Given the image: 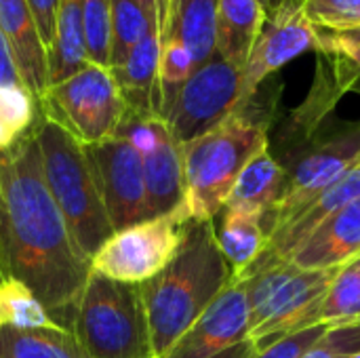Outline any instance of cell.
<instances>
[{
  "mask_svg": "<svg viewBox=\"0 0 360 358\" xmlns=\"http://www.w3.org/2000/svg\"><path fill=\"white\" fill-rule=\"evenodd\" d=\"M34 127L0 152V268L72 329L91 262L76 247L46 188Z\"/></svg>",
  "mask_w": 360,
  "mask_h": 358,
  "instance_id": "1",
  "label": "cell"
},
{
  "mask_svg": "<svg viewBox=\"0 0 360 358\" xmlns=\"http://www.w3.org/2000/svg\"><path fill=\"white\" fill-rule=\"evenodd\" d=\"M232 281L213 219H188L171 262L141 287L152 357L162 358Z\"/></svg>",
  "mask_w": 360,
  "mask_h": 358,
  "instance_id": "2",
  "label": "cell"
},
{
  "mask_svg": "<svg viewBox=\"0 0 360 358\" xmlns=\"http://www.w3.org/2000/svg\"><path fill=\"white\" fill-rule=\"evenodd\" d=\"M268 124L251 99L215 129L179 146L186 219H215L221 213L240 171L268 148Z\"/></svg>",
  "mask_w": 360,
  "mask_h": 358,
  "instance_id": "3",
  "label": "cell"
},
{
  "mask_svg": "<svg viewBox=\"0 0 360 358\" xmlns=\"http://www.w3.org/2000/svg\"><path fill=\"white\" fill-rule=\"evenodd\" d=\"M34 129L46 188L59 207L76 247L91 262L114 230L84 146L59 122L42 114Z\"/></svg>",
  "mask_w": 360,
  "mask_h": 358,
  "instance_id": "4",
  "label": "cell"
},
{
  "mask_svg": "<svg viewBox=\"0 0 360 358\" xmlns=\"http://www.w3.org/2000/svg\"><path fill=\"white\" fill-rule=\"evenodd\" d=\"M72 333L86 358H154L141 287L93 270L76 302Z\"/></svg>",
  "mask_w": 360,
  "mask_h": 358,
  "instance_id": "5",
  "label": "cell"
},
{
  "mask_svg": "<svg viewBox=\"0 0 360 358\" xmlns=\"http://www.w3.org/2000/svg\"><path fill=\"white\" fill-rule=\"evenodd\" d=\"M335 270H302L291 262L243 274L249 300V338L255 348L319 327V308Z\"/></svg>",
  "mask_w": 360,
  "mask_h": 358,
  "instance_id": "6",
  "label": "cell"
},
{
  "mask_svg": "<svg viewBox=\"0 0 360 358\" xmlns=\"http://www.w3.org/2000/svg\"><path fill=\"white\" fill-rule=\"evenodd\" d=\"M127 108L110 68L86 63L68 80L49 87L40 114L59 122L82 146L114 137Z\"/></svg>",
  "mask_w": 360,
  "mask_h": 358,
  "instance_id": "7",
  "label": "cell"
},
{
  "mask_svg": "<svg viewBox=\"0 0 360 358\" xmlns=\"http://www.w3.org/2000/svg\"><path fill=\"white\" fill-rule=\"evenodd\" d=\"M243 106V68L217 51L200 63L179 89L165 122L181 146L221 124Z\"/></svg>",
  "mask_w": 360,
  "mask_h": 358,
  "instance_id": "8",
  "label": "cell"
},
{
  "mask_svg": "<svg viewBox=\"0 0 360 358\" xmlns=\"http://www.w3.org/2000/svg\"><path fill=\"white\" fill-rule=\"evenodd\" d=\"M184 222L177 211L116 230L93 255L91 270L118 283L143 285L175 255Z\"/></svg>",
  "mask_w": 360,
  "mask_h": 358,
  "instance_id": "9",
  "label": "cell"
},
{
  "mask_svg": "<svg viewBox=\"0 0 360 358\" xmlns=\"http://www.w3.org/2000/svg\"><path fill=\"white\" fill-rule=\"evenodd\" d=\"M116 135L124 137L141 156L148 219L177 211L184 215L181 148L173 139L167 122L158 116H135L124 112Z\"/></svg>",
  "mask_w": 360,
  "mask_h": 358,
  "instance_id": "10",
  "label": "cell"
},
{
  "mask_svg": "<svg viewBox=\"0 0 360 358\" xmlns=\"http://www.w3.org/2000/svg\"><path fill=\"white\" fill-rule=\"evenodd\" d=\"M255 352L257 348L249 338L245 281L232 276L217 300L162 358H251Z\"/></svg>",
  "mask_w": 360,
  "mask_h": 358,
  "instance_id": "11",
  "label": "cell"
},
{
  "mask_svg": "<svg viewBox=\"0 0 360 358\" xmlns=\"http://www.w3.org/2000/svg\"><path fill=\"white\" fill-rule=\"evenodd\" d=\"M360 160V124H352L340 135L312 143L289 171V186L272 215L264 222V230L270 234L325 190H329L354 162Z\"/></svg>",
  "mask_w": 360,
  "mask_h": 358,
  "instance_id": "12",
  "label": "cell"
},
{
  "mask_svg": "<svg viewBox=\"0 0 360 358\" xmlns=\"http://www.w3.org/2000/svg\"><path fill=\"white\" fill-rule=\"evenodd\" d=\"M112 230L148 222L143 162L139 152L120 135L84 146Z\"/></svg>",
  "mask_w": 360,
  "mask_h": 358,
  "instance_id": "13",
  "label": "cell"
},
{
  "mask_svg": "<svg viewBox=\"0 0 360 358\" xmlns=\"http://www.w3.org/2000/svg\"><path fill=\"white\" fill-rule=\"evenodd\" d=\"M319 51V30L304 17L300 2L287 0L264 27L243 68V106L259 91L262 82L306 51Z\"/></svg>",
  "mask_w": 360,
  "mask_h": 358,
  "instance_id": "14",
  "label": "cell"
},
{
  "mask_svg": "<svg viewBox=\"0 0 360 358\" xmlns=\"http://www.w3.org/2000/svg\"><path fill=\"white\" fill-rule=\"evenodd\" d=\"M360 196V160L354 162L329 190H325L319 198H314L310 205H306L302 211H297L293 217L283 222L268 238L266 249L262 255L251 264V268L243 274L259 272L266 268H272L276 264H285L291 260V255L329 219L333 217L342 207L352 203ZM240 274V276H243Z\"/></svg>",
  "mask_w": 360,
  "mask_h": 358,
  "instance_id": "15",
  "label": "cell"
},
{
  "mask_svg": "<svg viewBox=\"0 0 360 358\" xmlns=\"http://www.w3.org/2000/svg\"><path fill=\"white\" fill-rule=\"evenodd\" d=\"M169 15V0L158 2V19L150 25L143 38L135 44L122 65L114 68L112 74L118 82L127 114L135 116H158V65L162 49V30Z\"/></svg>",
  "mask_w": 360,
  "mask_h": 358,
  "instance_id": "16",
  "label": "cell"
},
{
  "mask_svg": "<svg viewBox=\"0 0 360 358\" xmlns=\"http://www.w3.org/2000/svg\"><path fill=\"white\" fill-rule=\"evenodd\" d=\"M0 32L11 49L21 82L40 112V103L49 91V53L25 0H0Z\"/></svg>",
  "mask_w": 360,
  "mask_h": 358,
  "instance_id": "17",
  "label": "cell"
},
{
  "mask_svg": "<svg viewBox=\"0 0 360 358\" xmlns=\"http://www.w3.org/2000/svg\"><path fill=\"white\" fill-rule=\"evenodd\" d=\"M360 255V196L329 217L293 255L302 270H335Z\"/></svg>",
  "mask_w": 360,
  "mask_h": 358,
  "instance_id": "18",
  "label": "cell"
},
{
  "mask_svg": "<svg viewBox=\"0 0 360 358\" xmlns=\"http://www.w3.org/2000/svg\"><path fill=\"white\" fill-rule=\"evenodd\" d=\"M289 186V171L281 165L270 150H262L240 171L226 207H238L262 213V224L272 215Z\"/></svg>",
  "mask_w": 360,
  "mask_h": 358,
  "instance_id": "19",
  "label": "cell"
},
{
  "mask_svg": "<svg viewBox=\"0 0 360 358\" xmlns=\"http://www.w3.org/2000/svg\"><path fill=\"white\" fill-rule=\"evenodd\" d=\"M215 219H219L215 224V238L219 251L226 257L232 276H240L251 268V264L262 255L268 245L262 213L238 207H224Z\"/></svg>",
  "mask_w": 360,
  "mask_h": 358,
  "instance_id": "20",
  "label": "cell"
},
{
  "mask_svg": "<svg viewBox=\"0 0 360 358\" xmlns=\"http://www.w3.org/2000/svg\"><path fill=\"white\" fill-rule=\"evenodd\" d=\"M264 21L266 13L259 0H219L215 51L226 61L245 68Z\"/></svg>",
  "mask_w": 360,
  "mask_h": 358,
  "instance_id": "21",
  "label": "cell"
},
{
  "mask_svg": "<svg viewBox=\"0 0 360 358\" xmlns=\"http://www.w3.org/2000/svg\"><path fill=\"white\" fill-rule=\"evenodd\" d=\"M217 2L219 0H169L165 34L186 44L196 68L215 53Z\"/></svg>",
  "mask_w": 360,
  "mask_h": 358,
  "instance_id": "22",
  "label": "cell"
},
{
  "mask_svg": "<svg viewBox=\"0 0 360 358\" xmlns=\"http://www.w3.org/2000/svg\"><path fill=\"white\" fill-rule=\"evenodd\" d=\"M82 6L84 0H59L55 40L49 49V87L68 80L89 63Z\"/></svg>",
  "mask_w": 360,
  "mask_h": 358,
  "instance_id": "23",
  "label": "cell"
},
{
  "mask_svg": "<svg viewBox=\"0 0 360 358\" xmlns=\"http://www.w3.org/2000/svg\"><path fill=\"white\" fill-rule=\"evenodd\" d=\"M0 358H86L70 329L0 327Z\"/></svg>",
  "mask_w": 360,
  "mask_h": 358,
  "instance_id": "24",
  "label": "cell"
},
{
  "mask_svg": "<svg viewBox=\"0 0 360 358\" xmlns=\"http://www.w3.org/2000/svg\"><path fill=\"white\" fill-rule=\"evenodd\" d=\"M319 325H360V255L340 266L319 308Z\"/></svg>",
  "mask_w": 360,
  "mask_h": 358,
  "instance_id": "25",
  "label": "cell"
},
{
  "mask_svg": "<svg viewBox=\"0 0 360 358\" xmlns=\"http://www.w3.org/2000/svg\"><path fill=\"white\" fill-rule=\"evenodd\" d=\"M0 327L30 331L57 329L63 325L57 323V319L46 310V306L21 281L4 279L0 281Z\"/></svg>",
  "mask_w": 360,
  "mask_h": 358,
  "instance_id": "26",
  "label": "cell"
},
{
  "mask_svg": "<svg viewBox=\"0 0 360 358\" xmlns=\"http://www.w3.org/2000/svg\"><path fill=\"white\" fill-rule=\"evenodd\" d=\"M158 17H148L133 0H112V49L110 70L124 63L135 44L143 38Z\"/></svg>",
  "mask_w": 360,
  "mask_h": 358,
  "instance_id": "27",
  "label": "cell"
},
{
  "mask_svg": "<svg viewBox=\"0 0 360 358\" xmlns=\"http://www.w3.org/2000/svg\"><path fill=\"white\" fill-rule=\"evenodd\" d=\"M84 46L89 63L110 68L112 49V0H84Z\"/></svg>",
  "mask_w": 360,
  "mask_h": 358,
  "instance_id": "28",
  "label": "cell"
},
{
  "mask_svg": "<svg viewBox=\"0 0 360 358\" xmlns=\"http://www.w3.org/2000/svg\"><path fill=\"white\" fill-rule=\"evenodd\" d=\"M304 17L321 32H342L360 25V0H302Z\"/></svg>",
  "mask_w": 360,
  "mask_h": 358,
  "instance_id": "29",
  "label": "cell"
},
{
  "mask_svg": "<svg viewBox=\"0 0 360 358\" xmlns=\"http://www.w3.org/2000/svg\"><path fill=\"white\" fill-rule=\"evenodd\" d=\"M40 112L25 87L0 89V122L15 135H25L38 120Z\"/></svg>",
  "mask_w": 360,
  "mask_h": 358,
  "instance_id": "30",
  "label": "cell"
},
{
  "mask_svg": "<svg viewBox=\"0 0 360 358\" xmlns=\"http://www.w3.org/2000/svg\"><path fill=\"white\" fill-rule=\"evenodd\" d=\"M360 350V325L331 327L302 358H350Z\"/></svg>",
  "mask_w": 360,
  "mask_h": 358,
  "instance_id": "31",
  "label": "cell"
},
{
  "mask_svg": "<svg viewBox=\"0 0 360 358\" xmlns=\"http://www.w3.org/2000/svg\"><path fill=\"white\" fill-rule=\"evenodd\" d=\"M327 331H329V327L319 325V327H310V329L291 333L274 344L259 348L251 358H302Z\"/></svg>",
  "mask_w": 360,
  "mask_h": 358,
  "instance_id": "32",
  "label": "cell"
},
{
  "mask_svg": "<svg viewBox=\"0 0 360 358\" xmlns=\"http://www.w3.org/2000/svg\"><path fill=\"white\" fill-rule=\"evenodd\" d=\"M319 51L338 53L360 70V25L342 32L319 30Z\"/></svg>",
  "mask_w": 360,
  "mask_h": 358,
  "instance_id": "33",
  "label": "cell"
},
{
  "mask_svg": "<svg viewBox=\"0 0 360 358\" xmlns=\"http://www.w3.org/2000/svg\"><path fill=\"white\" fill-rule=\"evenodd\" d=\"M30 6V13L34 17L38 36L49 53V49L53 46L55 40V30H57V8H59V0H25Z\"/></svg>",
  "mask_w": 360,
  "mask_h": 358,
  "instance_id": "34",
  "label": "cell"
},
{
  "mask_svg": "<svg viewBox=\"0 0 360 358\" xmlns=\"http://www.w3.org/2000/svg\"><path fill=\"white\" fill-rule=\"evenodd\" d=\"M8 87H23V82L13 61L11 49L0 32V89H8Z\"/></svg>",
  "mask_w": 360,
  "mask_h": 358,
  "instance_id": "35",
  "label": "cell"
},
{
  "mask_svg": "<svg viewBox=\"0 0 360 358\" xmlns=\"http://www.w3.org/2000/svg\"><path fill=\"white\" fill-rule=\"evenodd\" d=\"M19 137H15L2 122H0V152H4V150H8L15 141H17Z\"/></svg>",
  "mask_w": 360,
  "mask_h": 358,
  "instance_id": "36",
  "label": "cell"
},
{
  "mask_svg": "<svg viewBox=\"0 0 360 358\" xmlns=\"http://www.w3.org/2000/svg\"><path fill=\"white\" fill-rule=\"evenodd\" d=\"M135 4H139L141 6V11L148 15V17H158V2L160 0H133Z\"/></svg>",
  "mask_w": 360,
  "mask_h": 358,
  "instance_id": "37",
  "label": "cell"
},
{
  "mask_svg": "<svg viewBox=\"0 0 360 358\" xmlns=\"http://www.w3.org/2000/svg\"><path fill=\"white\" fill-rule=\"evenodd\" d=\"M285 2H287V0H259V4H262V8H264L266 17L274 15V13H276Z\"/></svg>",
  "mask_w": 360,
  "mask_h": 358,
  "instance_id": "38",
  "label": "cell"
},
{
  "mask_svg": "<svg viewBox=\"0 0 360 358\" xmlns=\"http://www.w3.org/2000/svg\"><path fill=\"white\" fill-rule=\"evenodd\" d=\"M350 358H360V350H359V352H354V354H352Z\"/></svg>",
  "mask_w": 360,
  "mask_h": 358,
  "instance_id": "39",
  "label": "cell"
},
{
  "mask_svg": "<svg viewBox=\"0 0 360 358\" xmlns=\"http://www.w3.org/2000/svg\"><path fill=\"white\" fill-rule=\"evenodd\" d=\"M0 281H4V274H2V270H0Z\"/></svg>",
  "mask_w": 360,
  "mask_h": 358,
  "instance_id": "40",
  "label": "cell"
},
{
  "mask_svg": "<svg viewBox=\"0 0 360 358\" xmlns=\"http://www.w3.org/2000/svg\"><path fill=\"white\" fill-rule=\"evenodd\" d=\"M0 270H2V268H0ZM4 279H6V276H4Z\"/></svg>",
  "mask_w": 360,
  "mask_h": 358,
  "instance_id": "41",
  "label": "cell"
}]
</instances>
